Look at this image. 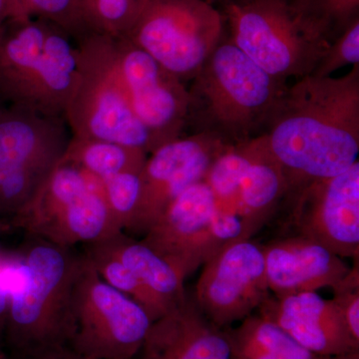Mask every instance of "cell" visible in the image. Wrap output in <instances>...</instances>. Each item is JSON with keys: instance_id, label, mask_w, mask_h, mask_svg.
<instances>
[{"instance_id": "1", "label": "cell", "mask_w": 359, "mask_h": 359, "mask_svg": "<svg viewBox=\"0 0 359 359\" xmlns=\"http://www.w3.org/2000/svg\"><path fill=\"white\" fill-rule=\"evenodd\" d=\"M259 137L285 175L287 200L346 172L359 152V65L342 77L295 80Z\"/></svg>"}, {"instance_id": "2", "label": "cell", "mask_w": 359, "mask_h": 359, "mask_svg": "<svg viewBox=\"0 0 359 359\" xmlns=\"http://www.w3.org/2000/svg\"><path fill=\"white\" fill-rule=\"evenodd\" d=\"M287 86L223 39L191 81L185 131L244 144L264 133Z\"/></svg>"}, {"instance_id": "3", "label": "cell", "mask_w": 359, "mask_h": 359, "mask_svg": "<svg viewBox=\"0 0 359 359\" xmlns=\"http://www.w3.org/2000/svg\"><path fill=\"white\" fill-rule=\"evenodd\" d=\"M82 256L28 236L21 263L7 280L9 309L4 346L14 359H36L67 346L71 327V302Z\"/></svg>"}, {"instance_id": "4", "label": "cell", "mask_w": 359, "mask_h": 359, "mask_svg": "<svg viewBox=\"0 0 359 359\" xmlns=\"http://www.w3.org/2000/svg\"><path fill=\"white\" fill-rule=\"evenodd\" d=\"M78 77L79 48L65 29L27 15L7 21L0 32V96L4 103L65 118Z\"/></svg>"}, {"instance_id": "5", "label": "cell", "mask_w": 359, "mask_h": 359, "mask_svg": "<svg viewBox=\"0 0 359 359\" xmlns=\"http://www.w3.org/2000/svg\"><path fill=\"white\" fill-rule=\"evenodd\" d=\"M224 9L229 40L280 81L311 75L334 40L292 0L228 1Z\"/></svg>"}, {"instance_id": "6", "label": "cell", "mask_w": 359, "mask_h": 359, "mask_svg": "<svg viewBox=\"0 0 359 359\" xmlns=\"http://www.w3.org/2000/svg\"><path fill=\"white\" fill-rule=\"evenodd\" d=\"M77 45L79 77L65 116L72 136L113 142L151 154L157 147L123 88L111 35L91 33Z\"/></svg>"}, {"instance_id": "7", "label": "cell", "mask_w": 359, "mask_h": 359, "mask_svg": "<svg viewBox=\"0 0 359 359\" xmlns=\"http://www.w3.org/2000/svg\"><path fill=\"white\" fill-rule=\"evenodd\" d=\"M8 223L65 248L94 244L122 231L106 203L102 180L62 161Z\"/></svg>"}, {"instance_id": "8", "label": "cell", "mask_w": 359, "mask_h": 359, "mask_svg": "<svg viewBox=\"0 0 359 359\" xmlns=\"http://www.w3.org/2000/svg\"><path fill=\"white\" fill-rule=\"evenodd\" d=\"M71 138L65 118L11 104L0 107V218L11 221L34 199Z\"/></svg>"}, {"instance_id": "9", "label": "cell", "mask_w": 359, "mask_h": 359, "mask_svg": "<svg viewBox=\"0 0 359 359\" xmlns=\"http://www.w3.org/2000/svg\"><path fill=\"white\" fill-rule=\"evenodd\" d=\"M224 23L205 0H145L122 36L186 85L224 39Z\"/></svg>"}, {"instance_id": "10", "label": "cell", "mask_w": 359, "mask_h": 359, "mask_svg": "<svg viewBox=\"0 0 359 359\" xmlns=\"http://www.w3.org/2000/svg\"><path fill=\"white\" fill-rule=\"evenodd\" d=\"M152 323L143 306L104 282L82 255L71 302L69 348L86 359H133Z\"/></svg>"}, {"instance_id": "11", "label": "cell", "mask_w": 359, "mask_h": 359, "mask_svg": "<svg viewBox=\"0 0 359 359\" xmlns=\"http://www.w3.org/2000/svg\"><path fill=\"white\" fill-rule=\"evenodd\" d=\"M271 295L263 245L245 238L224 245L205 262L193 299L208 320L226 328L254 313Z\"/></svg>"}, {"instance_id": "12", "label": "cell", "mask_w": 359, "mask_h": 359, "mask_svg": "<svg viewBox=\"0 0 359 359\" xmlns=\"http://www.w3.org/2000/svg\"><path fill=\"white\" fill-rule=\"evenodd\" d=\"M111 45L130 105L156 147L183 136L188 87L125 37L111 36Z\"/></svg>"}, {"instance_id": "13", "label": "cell", "mask_w": 359, "mask_h": 359, "mask_svg": "<svg viewBox=\"0 0 359 359\" xmlns=\"http://www.w3.org/2000/svg\"><path fill=\"white\" fill-rule=\"evenodd\" d=\"M290 202L294 235L308 238L342 259H358V160L344 173L311 182Z\"/></svg>"}, {"instance_id": "14", "label": "cell", "mask_w": 359, "mask_h": 359, "mask_svg": "<svg viewBox=\"0 0 359 359\" xmlns=\"http://www.w3.org/2000/svg\"><path fill=\"white\" fill-rule=\"evenodd\" d=\"M226 144L203 133L183 135L148 155L141 172L142 196L131 233L145 235L172 201L204 181Z\"/></svg>"}, {"instance_id": "15", "label": "cell", "mask_w": 359, "mask_h": 359, "mask_svg": "<svg viewBox=\"0 0 359 359\" xmlns=\"http://www.w3.org/2000/svg\"><path fill=\"white\" fill-rule=\"evenodd\" d=\"M217 207L211 188L198 182L172 201L142 242L187 278L216 254L211 226Z\"/></svg>"}, {"instance_id": "16", "label": "cell", "mask_w": 359, "mask_h": 359, "mask_svg": "<svg viewBox=\"0 0 359 359\" xmlns=\"http://www.w3.org/2000/svg\"><path fill=\"white\" fill-rule=\"evenodd\" d=\"M257 313L321 358L359 351L334 302L323 299L316 292L285 297L271 294Z\"/></svg>"}, {"instance_id": "17", "label": "cell", "mask_w": 359, "mask_h": 359, "mask_svg": "<svg viewBox=\"0 0 359 359\" xmlns=\"http://www.w3.org/2000/svg\"><path fill=\"white\" fill-rule=\"evenodd\" d=\"M263 250L269 292L275 297L334 287L351 269L327 248L294 233L271 241Z\"/></svg>"}, {"instance_id": "18", "label": "cell", "mask_w": 359, "mask_h": 359, "mask_svg": "<svg viewBox=\"0 0 359 359\" xmlns=\"http://www.w3.org/2000/svg\"><path fill=\"white\" fill-rule=\"evenodd\" d=\"M140 359H231L226 330L208 320L193 299L153 321Z\"/></svg>"}, {"instance_id": "19", "label": "cell", "mask_w": 359, "mask_h": 359, "mask_svg": "<svg viewBox=\"0 0 359 359\" xmlns=\"http://www.w3.org/2000/svg\"><path fill=\"white\" fill-rule=\"evenodd\" d=\"M94 244L121 262L170 308L174 309L188 297L183 273L142 241L121 231Z\"/></svg>"}, {"instance_id": "20", "label": "cell", "mask_w": 359, "mask_h": 359, "mask_svg": "<svg viewBox=\"0 0 359 359\" xmlns=\"http://www.w3.org/2000/svg\"><path fill=\"white\" fill-rule=\"evenodd\" d=\"M261 154L245 173L238 187L233 210L257 233L283 199L287 185L278 163L269 157L259 137H256Z\"/></svg>"}, {"instance_id": "21", "label": "cell", "mask_w": 359, "mask_h": 359, "mask_svg": "<svg viewBox=\"0 0 359 359\" xmlns=\"http://www.w3.org/2000/svg\"><path fill=\"white\" fill-rule=\"evenodd\" d=\"M231 359H325L302 347L273 321L257 313L226 327Z\"/></svg>"}, {"instance_id": "22", "label": "cell", "mask_w": 359, "mask_h": 359, "mask_svg": "<svg viewBox=\"0 0 359 359\" xmlns=\"http://www.w3.org/2000/svg\"><path fill=\"white\" fill-rule=\"evenodd\" d=\"M148 155L113 142L72 136L62 162L104 180L123 173H141Z\"/></svg>"}, {"instance_id": "23", "label": "cell", "mask_w": 359, "mask_h": 359, "mask_svg": "<svg viewBox=\"0 0 359 359\" xmlns=\"http://www.w3.org/2000/svg\"><path fill=\"white\" fill-rule=\"evenodd\" d=\"M86 247L84 255L104 282L143 306L152 321L159 320L171 311L164 299L144 285L121 262L95 244L86 245Z\"/></svg>"}, {"instance_id": "24", "label": "cell", "mask_w": 359, "mask_h": 359, "mask_svg": "<svg viewBox=\"0 0 359 359\" xmlns=\"http://www.w3.org/2000/svg\"><path fill=\"white\" fill-rule=\"evenodd\" d=\"M261 149L257 138L240 145H229L214 160L204 181L211 188L217 204L233 210L238 187L249 168L259 157Z\"/></svg>"}, {"instance_id": "25", "label": "cell", "mask_w": 359, "mask_h": 359, "mask_svg": "<svg viewBox=\"0 0 359 359\" xmlns=\"http://www.w3.org/2000/svg\"><path fill=\"white\" fill-rule=\"evenodd\" d=\"M104 195L122 231L132 233L142 196L141 173H123L102 180Z\"/></svg>"}, {"instance_id": "26", "label": "cell", "mask_w": 359, "mask_h": 359, "mask_svg": "<svg viewBox=\"0 0 359 359\" xmlns=\"http://www.w3.org/2000/svg\"><path fill=\"white\" fill-rule=\"evenodd\" d=\"M23 13L50 21L75 41L89 34L85 25L83 0H18Z\"/></svg>"}, {"instance_id": "27", "label": "cell", "mask_w": 359, "mask_h": 359, "mask_svg": "<svg viewBox=\"0 0 359 359\" xmlns=\"http://www.w3.org/2000/svg\"><path fill=\"white\" fill-rule=\"evenodd\" d=\"M299 11L318 21L334 39L358 18L359 0H292Z\"/></svg>"}, {"instance_id": "28", "label": "cell", "mask_w": 359, "mask_h": 359, "mask_svg": "<svg viewBox=\"0 0 359 359\" xmlns=\"http://www.w3.org/2000/svg\"><path fill=\"white\" fill-rule=\"evenodd\" d=\"M359 65V20L351 21L337 35L311 75L330 77L332 73L347 65Z\"/></svg>"}, {"instance_id": "29", "label": "cell", "mask_w": 359, "mask_h": 359, "mask_svg": "<svg viewBox=\"0 0 359 359\" xmlns=\"http://www.w3.org/2000/svg\"><path fill=\"white\" fill-rule=\"evenodd\" d=\"M334 302L344 318L351 339L359 346V269L358 261L334 287Z\"/></svg>"}, {"instance_id": "30", "label": "cell", "mask_w": 359, "mask_h": 359, "mask_svg": "<svg viewBox=\"0 0 359 359\" xmlns=\"http://www.w3.org/2000/svg\"><path fill=\"white\" fill-rule=\"evenodd\" d=\"M23 15L25 14L14 0H0V32L11 18Z\"/></svg>"}, {"instance_id": "31", "label": "cell", "mask_w": 359, "mask_h": 359, "mask_svg": "<svg viewBox=\"0 0 359 359\" xmlns=\"http://www.w3.org/2000/svg\"><path fill=\"white\" fill-rule=\"evenodd\" d=\"M36 359H86L73 351L68 346L56 347L40 355Z\"/></svg>"}, {"instance_id": "32", "label": "cell", "mask_w": 359, "mask_h": 359, "mask_svg": "<svg viewBox=\"0 0 359 359\" xmlns=\"http://www.w3.org/2000/svg\"><path fill=\"white\" fill-rule=\"evenodd\" d=\"M325 359H359V351H353V353L340 354V355L330 356Z\"/></svg>"}, {"instance_id": "33", "label": "cell", "mask_w": 359, "mask_h": 359, "mask_svg": "<svg viewBox=\"0 0 359 359\" xmlns=\"http://www.w3.org/2000/svg\"><path fill=\"white\" fill-rule=\"evenodd\" d=\"M0 359H11V356L6 353V351H0Z\"/></svg>"}, {"instance_id": "34", "label": "cell", "mask_w": 359, "mask_h": 359, "mask_svg": "<svg viewBox=\"0 0 359 359\" xmlns=\"http://www.w3.org/2000/svg\"><path fill=\"white\" fill-rule=\"evenodd\" d=\"M4 101L2 100V98H1V96H0V107H1V106H4Z\"/></svg>"}, {"instance_id": "35", "label": "cell", "mask_w": 359, "mask_h": 359, "mask_svg": "<svg viewBox=\"0 0 359 359\" xmlns=\"http://www.w3.org/2000/svg\"><path fill=\"white\" fill-rule=\"evenodd\" d=\"M14 1H15V2H16V4H18V6H20V2H18V0H14ZM20 9H21V7H20ZM21 11H22V9H21ZM22 13H23V11H22ZM25 15H26V14H25Z\"/></svg>"}, {"instance_id": "36", "label": "cell", "mask_w": 359, "mask_h": 359, "mask_svg": "<svg viewBox=\"0 0 359 359\" xmlns=\"http://www.w3.org/2000/svg\"><path fill=\"white\" fill-rule=\"evenodd\" d=\"M228 1H245V0H228Z\"/></svg>"}, {"instance_id": "37", "label": "cell", "mask_w": 359, "mask_h": 359, "mask_svg": "<svg viewBox=\"0 0 359 359\" xmlns=\"http://www.w3.org/2000/svg\"><path fill=\"white\" fill-rule=\"evenodd\" d=\"M2 226H4V224H2V222L0 221V230H1Z\"/></svg>"}, {"instance_id": "38", "label": "cell", "mask_w": 359, "mask_h": 359, "mask_svg": "<svg viewBox=\"0 0 359 359\" xmlns=\"http://www.w3.org/2000/svg\"><path fill=\"white\" fill-rule=\"evenodd\" d=\"M0 351H4V349L0 348Z\"/></svg>"}]
</instances>
